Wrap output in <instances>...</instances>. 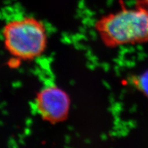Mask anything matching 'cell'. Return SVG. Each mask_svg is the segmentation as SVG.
Listing matches in <instances>:
<instances>
[{
  "label": "cell",
  "mask_w": 148,
  "mask_h": 148,
  "mask_svg": "<svg viewBox=\"0 0 148 148\" xmlns=\"http://www.w3.org/2000/svg\"><path fill=\"white\" fill-rule=\"evenodd\" d=\"M95 30L109 47L148 41V8L137 4L135 8L123 4L119 11L101 17Z\"/></svg>",
  "instance_id": "6da1fadb"
},
{
  "label": "cell",
  "mask_w": 148,
  "mask_h": 148,
  "mask_svg": "<svg viewBox=\"0 0 148 148\" xmlns=\"http://www.w3.org/2000/svg\"><path fill=\"white\" fill-rule=\"evenodd\" d=\"M6 49L18 59L39 57L46 48L48 32L42 21L34 17L17 16L6 22L2 30Z\"/></svg>",
  "instance_id": "7a4b0ae2"
},
{
  "label": "cell",
  "mask_w": 148,
  "mask_h": 148,
  "mask_svg": "<svg viewBox=\"0 0 148 148\" xmlns=\"http://www.w3.org/2000/svg\"><path fill=\"white\" fill-rule=\"evenodd\" d=\"M36 114L53 122L59 121L66 116L69 108L68 96L53 83L45 84L40 90L33 103Z\"/></svg>",
  "instance_id": "3957f363"
},
{
  "label": "cell",
  "mask_w": 148,
  "mask_h": 148,
  "mask_svg": "<svg viewBox=\"0 0 148 148\" xmlns=\"http://www.w3.org/2000/svg\"><path fill=\"white\" fill-rule=\"evenodd\" d=\"M134 83L138 88L148 98V71L134 79Z\"/></svg>",
  "instance_id": "277c9868"
},
{
  "label": "cell",
  "mask_w": 148,
  "mask_h": 148,
  "mask_svg": "<svg viewBox=\"0 0 148 148\" xmlns=\"http://www.w3.org/2000/svg\"><path fill=\"white\" fill-rule=\"evenodd\" d=\"M136 1H137V4L148 8V0H136Z\"/></svg>",
  "instance_id": "5b68a950"
}]
</instances>
